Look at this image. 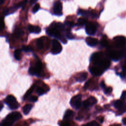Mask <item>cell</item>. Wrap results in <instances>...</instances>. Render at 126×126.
Returning a JSON list of instances; mask_svg holds the SVG:
<instances>
[{
    "label": "cell",
    "instance_id": "cell-23",
    "mask_svg": "<svg viewBox=\"0 0 126 126\" xmlns=\"http://www.w3.org/2000/svg\"><path fill=\"white\" fill-rule=\"evenodd\" d=\"M24 34V32L20 29L17 28L14 32V36L17 38H20Z\"/></svg>",
    "mask_w": 126,
    "mask_h": 126
},
{
    "label": "cell",
    "instance_id": "cell-9",
    "mask_svg": "<svg viewBox=\"0 0 126 126\" xmlns=\"http://www.w3.org/2000/svg\"><path fill=\"white\" fill-rule=\"evenodd\" d=\"M85 30L88 35H93L96 32V26L95 24L93 22H88L86 25Z\"/></svg>",
    "mask_w": 126,
    "mask_h": 126
},
{
    "label": "cell",
    "instance_id": "cell-29",
    "mask_svg": "<svg viewBox=\"0 0 126 126\" xmlns=\"http://www.w3.org/2000/svg\"><path fill=\"white\" fill-rule=\"evenodd\" d=\"M82 126H99V125L96 122L92 121V122L88 123L85 125H84Z\"/></svg>",
    "mask_w": 126,
    "mask_h": 126
},
{
    "label": "cell",
    "instance_id": "cell-4",
    "mask_svg": "<svg viewBox=\"0 0 126 126\" xmlns=\"http://www.w3.org/2000/svg\"><path fill=\"white\" fill-rule=\"evenodd\" d=\"M4 102L11 110L16 109L19 107V104L16 98L12 95H7L4 100Z\"/></svg>",
    "mask_w": 126,
    "mask_h": 126
},
{
    "label": "cell",
    "instance_id": "cell-33",
    "mask_svg": "<svg viewBox=\"0 0 126 126\" xmlns=\"http://www.w3.org/2000/svg\"><path fill=\"white\" fill-rule=\"evenodd\" d=\"M65 36H66V37L68 39H72L74 38V36H73V34L70 32L69 31H67L66 32Z\"/></svg>",
    "mask_w": 126,
    "mask_h": 126
},
{
    "label": "cell",
    "instance_id": "cell-36",
    "mask_svg": "<svg viewBox=\"0 0 126 126\" xmlns=\"http://www.w3.org/2000/svg\"><path fill=\"white\" fill-rule=\"evenodd\" d=\"M60 126H70V124L68 121H62L60 124Z\"/></svg>",
    "mask_w": 126,
    "mask_h": 126
},
{
    "label": "cell",
    "instance_id": "cell-32",
    "mask_svg": "<svg viewBox=\"0 0 126 126\" xmlns=\"http://www.w3.org/2000/svg\"><path fill=\"white\" fill-rule=\"evenodd\" d=\"M108 41L106 39V38H102L100 41V44L101 45V46H103V47H106L108 45Z\"/></svg>",
    "mask_w": 126,
    "mask_h": 126
},
{
    "label": "cell",
    "instance_id": "cell-44",
    "mask_svg": "<svg viewBox=\"0 0 126 126\" xmlns=\"http://www.w3.org/2000/svg\"><path fill=\"white\" fill-rule=\"evenodd\" d=\"M37 0H30V2L31 4L34 3Z\"/></svg>",
    "mask_w": 126,
    "mask_h": 126
},
{
    "label": "cell",
    "instance_id": "cell-47",
    "mask_svg": "<svg viewBox=\"0 0 126 126\" xmlns=\"http://www.w3.org/2000/svg\"><path fill=\"white\" fill-rule=\"evenodd\" d=\"M4 0H0V4L4 2Z\"/></svg>",
    "mask_w": 126,
    "mask_h": 126
},
{
    "label": "cell",
    "instance_id": "cell-42",
    "mask_svg": "<svg viewBox=\"0 0 126 126\" xmlns=\"http://www.w3.org/2000/svg\"><path fill=\"white\" fill-rule=\"evenodd\" d=\"M100 86L102 89H105V83L103 81H102L100 83Z\"/></svg>",
    "mask_w": 126,
    "mask_h": 126
},
{
    "label": "cell",
    "instance_id": "cell-19",
    "mask_svg": "<svg viewBox=\"0 0 126 126\" xmlns=\"http://www.w3.org/2000/svg\"><path fill=\"white\" fill-rule=\"evenodd\" d=\"M88 76V73L87 72H82L80 73L77 78V81L82 82L86 80Z\"/></svg>",
    "mask_w": 126,
    "mask_h": 126
},
{
    "label": "cell",
    "instance_id": "cell-12",
    "mask_svg": "<svg viewBox=\"0 0 126 126\" xmlns=\"http://www.w3.org/2000/svg\"><path fill=\"white\" fill-rule=\"evenodd\" d=\"M74 112L70 110V109H67L65 112L63 116V120L64 121H68L69 120L72 119L74 116Z\"/></svg>",
    "mask_w": 126,
    "mask_h": 126
},
{
    "label": "cell",
    "instance_id": "cell-38",
    "mask_svg": "<svg viewBox=\"0 0 126 126\" xmlns=\"http://www.w3.org/2000/svg\"><path fill=\"white\" fill-rule=\"evenodd\" d=\"M64 24L69 27H72L74 26V23L71 21H66L64 22Z\"/></svg>",
    "mask_w": 126,
    "mask_h": 126
},
{
    "label": "cell",
    "instance_id": "cell-41",
    "mask_svg": "<svg viewBox=\"0 0 126 126\" xmlns=\"http://www.w3.org/2000/svg\"><path fill=\"white\" fill-rule=\"evenodd\" d=\"M90 80H89L85 84V86H84V89H87L88 88V87H89V84H90Z\"/></svg>",
    "mask_w": 126,
    "mask_h": 126
},
{
    "label": "cell",
    "instance_id": "cell-3",
    "mask_svg": "<svg viewBox=\"0 0 126 126\" xmlns=\"http://www.w3.org/2000/svg\"><path fill=\"white\" fill-rule=\"evenodd\" d=\"M43 65L41 62L39 60H37L34 65L29 68V72L31 75L39 76L42 71Z\"/></svg>",
    "mask_w": 126,
    "mask_h": 126
},
{
    "label": "cell",
    "instance_id": "cell-39",
    "mask_svg": "<svg viewBox=\"0 0 126 126\" xmlns=\"http://www.w3.org/2000/svg\"><path fill=\"white\" fill-rule=\"evenodd\" d=\"M83 106H84V107H89V106H90V103H89V101L88 100V99L85 100V101L83 102Z\"/></svg>",
    "mask_w": 126,
    "mask_h": 126
},
{
    "label": "cell",
    "instance_id": "cell-37",
    "mask_svg": "<svg viewBox=\"0 0 126 126\" xmlns=\"http://www.w3.org/2000/svg\"><path fill=\"white\" fill-rule=\"evenodd\" d=\"M112 91V89L111 87H107V88H105L104 89V93L106 94H108L109 93H111Z\"/></svg>",
    "mask_w": 126,
    "mask_h": 126
},
{
    "label": "cell",
    "instance_id": "cell-31",
    "mask_svg": "<svg viewBox=\"0 0 126 126\" xmlns=\"http://www.w3.org/2000/svg\"><path fill=\"white\" fill-rule=\"evenodd\" d=\"M4 28V18L2 17H0V30H2Z\"/></svg>",
    "mask_w": 126,
    "mask_h": 126
},
{
    "label": "cell",
    "instance_id": "cell-46",
    "mask_svg": "<svg viewBox=\"0 0 126 126\" xmlns=\"http://www.w3.org/2000/svg\"><path fill=\"white\" fill-rule=\"evenodd\" d=\"M123 123L124 125H126V118H125L123 119Z\"/></svg>",
    "mask_w": 126,
    "mask_h": 126
},
{
    "label": "cell",
    "instance_id": "cell-25",
    "mask_svg": "<svg viewBox=\"0 0 126 126\" xmlns=\"http://www.w3.org/2000/svg\"><path fill=\"white\" fill-rule=\"evenodd\" d=\"M89 11L84 10V9H79L78 10V14L79 15H81L83 16H84V17L88 16L89 15Z\"/></svg>",
    "mask_w": 126,
    "mask_h": 126
},
{
    "label": "cell",
    "instance_id": "cell-20",
    "mask_svg": "<svg viewBox=\"0 0 126 126\" xmlns=\"http://www.w3.org/2000/svg\"><path fill=\"white\" fill-rule=\"evenodd\" d=\"M36 93L38 94V95H42L43 94H45L47 91H46L44 88H43V87H41V86H37L36 87Z\"/></svg>",
    "mask_w": 126,
    "mask_h": 126
},
{
    "label": "cell",
    "instance_id": "cell-13",
    "mask_svg": "<svg viewBox=\"0 0 126 126\" xmlns=\"http://www.w3.org/2000/svg\"><path fill=\"white\" fill-rule=\"evenodd\" d=\"M86 42L89 46L91 47H94L97 44L98 40L95 38L88 37L86 38Z\"/></svg>",
    "mask_w": 126,
    "mask_h": 126
},
{
    "label": "cell",
    "instance_id": "cell-2",
    "mask_svg": "<svg viewBox=\"0 0 126 126\" xmlns=\"http://www.w3.org/2000/svg\"><path fill=\"white\" fill-rule=\"evenodd\" d=\"M22 118V115L19 112H13L9 114L0 123V126H12L13 124Z\"/></svg>",
    "mask_w": 126,
    "mask_h": 126
},
{
    "label": "cell",
    "instance_id": "cell-8",
    "mask_svg": "<svg viewBox=\"0 0 126 126\" xmlns=\"http://www.w3.org/2000/svg\"><path fill=\"white\" fill-rule=\"evenodd\" d=\"M115 46L118 48L123 47L126 43V38L122 35H118L115 36L113 38Z\"/></svg>",
    "mask_w": 126,
    "mask_h": 126
},
{
    "label": "cell",
    "instance_id": "cell-22",
    "mask_svg": "<svg viewBox=\"0 0 126 126\" xmlns=\"http://www.w3.org/2000/svg\"><path fill=\"white\" fill-rule=\"evenodd\" d=\"M14 56L16 60H20L21 58V50L20 49L16 50L14 52Z\"/></svg>",
    "mask_w": 126,
    "mask_h": 126
},
{
    "label": "cell",
    "instance_id": "cell-21",
    "mask_svg": "<svg viewBox=\"0 0 126 126\" xmlns=\"http://www.w3.org/2000/svg\"><path fill=\"white\" fill-rule=\"evenodd\" d=\"M36 45L39 49H42L44 48V41L42 38H38L36 41Z\"/></svg>",
    "mask_w": 126,
    "mask_h": 126
},
{
    "label": "cell",
    "instance_id": "cell-40",
    "mask_svg": "<svg viewBox=\"0 0 126 126\" xmlns=\"http://www.w3.org/2000/svg\"><path fill=\"white\" fill-rule=\"evenodd\" d=\"M121 99L122 100H125L126 99V91H124L123 92L121 96Z\"/></svg>",
    "mask_w": 126,
    "mask_h": 126
},
{
    "label": "cell",
    "instance_id": "cell-18",
    "mask_svg": "<svg viewBox=\"0 0 126 126\" xmlns=\"http://www.w3.org/2000/svg\"><path fill=\"white\" fill-rule=\"evenodd\" d=\"M35 87H36V85L34 84L29 89V90L27 92V93H26V94L24 96V100L28 98V97L31 95V94L32 93V92H33L34 89L35 88Z\"/></svg>",
    "mask_w": 126,
    "mask_h": 126
},
{
    "label": "cell",
    "instance_id": "cell-26",
    "mask_svg": "<svg viewBox=\"0 0 126 126\" xmlns=\"http://www.w3.org/2000/svg\"><path fill=\"white\" fill-rule=\"evenodd\" d=\"M123 104H124L123 102L121 100H117L115 102L114 106L117 109H121L123 106Z\"/></svg>",
    "mask_w": 126,
    "mask_h": 126
},
{
    "label": "cell",
    "instance_id": "cell-45",
    "mask_svg": "<svg viewBox=\"0 0 126 126\" xmlns=\"http://www.w3.org/2000/svg\"><path fill=\"white\" fill-rule=\"evenodd\" d=\"M3 105L2 103V102L0 101V111L1 110V109L3 108Z\"/></svg>",
    "mask_w": 126,
    "mask_h": 126
},
{
    "label": "cell",
    "instance_id": "cell-10",
    "mask_svg": "<svg viewBox=\"0 0 126 126\" xmlns=\"http://www.w3.org/2000/svg\"><path fill=\"white\" fill-rule=\"evenodd\" d=\"M62 3L60 1H56L54 3L53 6V12L54 14L61 16L63 14L62 13Z\"/></svg>",
    "mask_w": 126,
    "mask_h": 126
},
{
    "label": "cell",
    "instance_id": "cell-7",
    "mask_svg": "<svg viewBox=\"0 0 126 126\" xmlns=\"http://www.w3.org/2000/svg\"><path fill=\"white\" fill-rule=\"evenodd\" d=\"M81 94H78L73 97L70 102L71 106L76 109H79L81 105Z\"/></svg>",
    "mask_w": 126,
    "mask_h": 126
},
{
    "label": "cell",
    "instance_id": "cell-5",
    "mask_svg": "<svg viewBox=\"0 0 126 126\" xmlns=\"http://www.w3.org/2000/svg\"><path fill=\"white\" fill-rule=\"evenodd\" d=\"M126 54V50H122L120 51L112 50L109 52L108 55L110 58L115 61H117L119 60L122 57H124Z\"/></svg>",
    "mask_w": 126,
    "mask_h": 126
},
{
    "label": "cell",
    "instance_id": "cell-11",
    "mask_svg": "<svg viewBox=\"0 0 126 126\" xmlns=\"http://www.w3.org/2000/svg\"><path fill=\"white\" fill-rule=\"evenodd\" d=\"M90 71L91 73L94 76L101 75L104 71L103 70H102L101 69H100V68H99L96 66H92L90 68Z\"/></svg>",
    "mask_w": 126,
    "mask_h": 126
},
{
    "label": "cell",
    "instance_id": "cell-14",
    "mask_svg": "<svg viewBox=\"0 0 126 126\" xmlns=\"http://www.w3.org/2000/svg\"><path fill=\"white\" fill-rule=\"evenodd\" d=\"M50 26L55 28L56 30L59 31V32L63 31L64 29V26L63 24L60 22H54L52 23Z\"/></svg>",
    "mask_w": 126,
    "mask_h": 126
},
{
    "label": "cell",
    "instance_id": "cell-15",
    "mask_svg": "<svg viewBox=\"0 0 126 126\" xmlns=\"http://www.w3.org/2000/svg\"><path fill=\"white\" fill-rule=\"evenodd\" d=\"M28 30L30 32L35 33H38L41 32V29L39 27L32 25H29L28 26Z\"/></svg>",
    "mask_w": 126,
    "mask_h": 126
},
{
    "label": "cell",
    "instance_id": "cell-34",
    "mask_svg": "<svg viewBox=\"0 0 126 126\" xmlns=\"http://www.w3.org/2000/svg\"><path fill=\"white\" fill-rule=\"evenodd\" d=\"M40 8V5L38 3H36L35 4L34 6L33 7V8H32V12L33 13H35Z\"/></svg>",
    "mask_w": 126,
    "mask_h": 126
},
{
    "label": "cell",
    "instance_id": "cell-17",
    "mask_svg": "<svg viewBox=\"0 0 126 126\" xmlns=\"http://www.w3.org/2000/svg\"><path fill=\"white\" fill-rule=\"evenodd\" d=\"M32 104H27L25 105L23 108V113L25 115H27L29 113L30 111L31 110L32 108Z\"/></svg>",
    "mask_w": 126,
    "mask_h": 126
},
{
    "label": "cell",
    "instance_id": "cell-1",
    "mask_svg": "<svg viewBox=\"0 0 126 126\" xmlns=\"http://www.w3.org/2000/svg\"><path fill=\"white\" fill-rule=\"evenodd\" d=\"M90 60L94 63L96 66L100 68L103 71L107 69L110 66V61L107 59L103 58L101 52L94 53L91 57Z\"/></svg>",
    "mask_w": 126,
    "mask_h": 126
},
{
    "label": "cell",
    "instance_id": "cell-27",
    "mask_svg": "<svg viewBox=\"0 0 126 126\" xmlns=\"http://www.w3.org/2000/svg\"><path fill=\"white\" fill-rule=\"evenodd\" d=\"M88 100L89 102L90 106H92V105H93L94 104H95L97 102L96 99L94 97V96H90L88 99Z\"/></svg>",
    "mask_w": 126,
    "mask_h": 126
},
{
    "label": "cell",
    "instance_id": "cell-43",
    "mask_svg": "<svg viewBox=\"0 0 126 126\" xmlns=\"http://www.w3.org/2000/svg\"><path fill=\"white\" fill-rule=\"evenodd\" d=\"M126 75V71L123 70L122 72L121 73V76L124 77Z\"/></svg>",
    "mask_w": 126,
    "mask_h": 126
},
{
    "label": "cell",
    "instance_id": "cell-35",
    "mask_svg": "<svg viewBox=\"0 0 126 126\" xmlns=\"http://www.w3.org/2000/svg\"><path fill=\"white\" fill-rule=\"evenodd\" d=\"M29 101H31V102H36L37 100V97L35 96H30L28 98Z\"/></svg>",
    "mask_w": 126,
    "mask_h": 126
},
{
    "label": "cell",
    "instance_id": "cell-6",
    "mask_svg": "<svg viewBox=\"0 0 126 126\" xmlns=\"http://www.w3.org/2000/svg\"><path fill=\"white\" fill-rule=\"evenodd\" d=\"M62 50V47L60 42L56 39L52 40V48L51 52L54 55L59 54Z\"/></svg>",
    "mask_w": 126,
    "mask_h": 126
},
{
    "label": "cell",
    "instance_id": "cell-30",
    "mask_svg": "<svg viewBox=\"0 0 126 126\" xmlns=\"http://www.w3.org/2000/svg\"><path fill=\"white\" fill-rule=\"evenodd\" d=\"M22 50L26 52H31L32 51V48L30 46L24 45L22 47Z\"/></svg>",
    "mask_w": 126,
    "mask_h": 126
},
{
    "label": "cell",
    "instance_id": "cell-28",
    "mask_svg": "<svg viewBox=\"0 0 126 126\" xmlns=\"http://www.w3.org/2000/svg\"><path fill=\"white\" fill-rule=\"evenodd\" d=\"M27 2H28V0H23L22 1H21L20 2H19L18 3H17V4L16 5L18 7V8L19 7H22V8H24V7L25 6V5H26Z\"/></svg>",
    "mask_w": 126,
    "mask_h": 126
},
{
    "label": "cell",
    "instance_id": "cell-16",
    "mask_svg": "<svg viewBox=\"0 0 126 126\" xmlns=\"http://www.w3.org/2000/svg\"><path fill=\"white\" fill-rule=\"evenodd\" d=\"M18 8V7H17V5L8 8V9H5L4 11V14L5 15H7L8 14H11V13L14 12Z\"/></svg>",
    "mask_w": 126,
    "mask_h": 126
},
{
    "label": "cell",
    "instance_id": "cell-24",
    "mask_svg": "<svg viewBox=\"0 0 126 126\" xmlns=\"http://www.w3.org/2000/svg\"><path fill=\"white\" fill-rule=\"evenodd\" d=\"M87 23V19L84 17H81L78 19V24L80 26H84L86 25Z\"/></svg>",
    "mask_w": 126,
    "mask_h": 126
}]
</instances>
